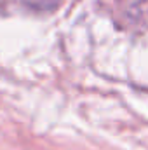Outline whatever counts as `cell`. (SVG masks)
Masks as SVG:
<instances>
[{
	"instance_id": "1",
	"label": "cell",
	"mask_w": 148,
	"mask_h": 150,
	"mask_svg": "<svg viewBox=\"0 0 148 150\" xmlns=\"http://www.w3.org/2000/svg\"><path fill=\"white\" fill-rule=\"evenodd\" d=\"M25 5H28L30 9L38 11V12H47V11H52L59 5L61 0H23Z\"/></svg>"
}]
</instances>
